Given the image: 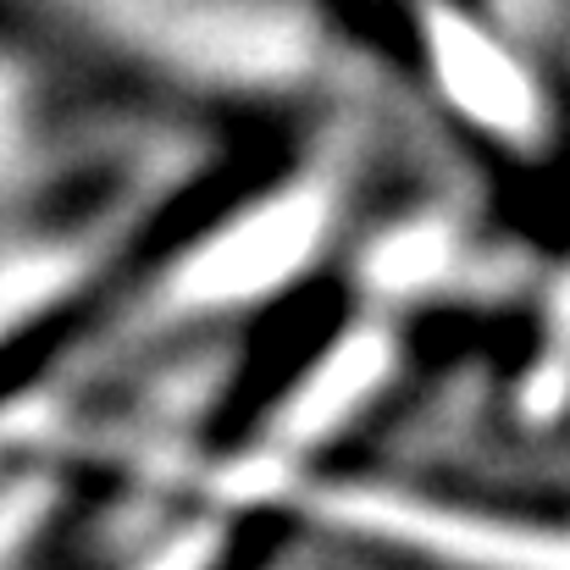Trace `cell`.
<instances>
[{
	"instance_id": "1",
	"label": "cell",
	"mask_w": 570,
	"mask_h": 570,
	"mask_svg": "<svg viewBox=\"0 0 570 570\" xmlns=\"http://www.w3.org/2000/svg\"><path fill=\"white\" fill-rule=\"evenodd\" d=\"M311 510L344 532L377 538L426 560H449L460 570H570V527L560 532L532 521H499V515L449 510L382 488H322L311 493Z\"/></svg>"
},
{
	"instance_id": "2",
	"label": "cell",
	"mask_w": 570,
	"mask_h": 570,
	"mask_svg": "<svg viewBox=\"0 0 570 570\" xmlns=\"http://www.w3.org/2000/svg\"><path fill=\"white\" fill-rule=\"evenodd\" d=\"M39 510H45V499H39L33 488H17V493L0 499V566H6L11 549L28 538V527L39 521Z\"/></svg>"
},
{
	"instance_id": "3",
	"label": "cell",
	"mask_w": 570,
	"mask_h": 570,
	"mask_svg": "<svg viewBox=\"0 0 570 570\" xmlns=\"http://www.w3.org/2000/svg\"><path fill=\"white\" fill-rule=\"evenodd\" d=\"M210 554H216V532L194 527V532H184L173 549H161V554H156L145 570H205V566H210Z\"/></svg>"
}]
</instances>
